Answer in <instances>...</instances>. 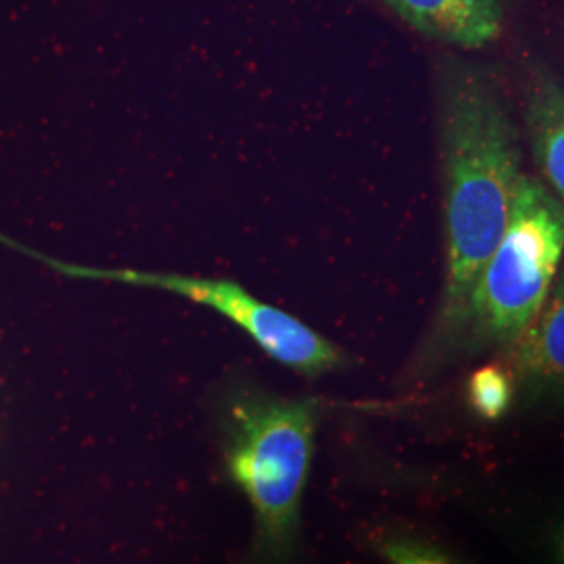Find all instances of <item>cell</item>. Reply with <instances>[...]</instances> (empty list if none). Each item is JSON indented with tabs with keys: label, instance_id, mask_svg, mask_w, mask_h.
Segmentation results:
<instances>
[{
	"label": "cell",
	"instance_id": "cell-6",
	"mask_svg": "<svg viewBox=\"0 0 564 564\" xmlns=\"http://www.w3.org/2000/svg\"><path fill=\"white\" fill-rule=\"evenodd\" d=\"M410 28L466 51L484 48L502 32L500 0H383Z\"/></svg>",
	"mask_w": 564,
	"mask_h": 564
},
{
	"label": "cell",
	"instance_id": "cell-8",
	"mask_svg": "<svg viewBox=\"0 0 564 564\" xmlns=\"http://www.w3.org/2000/svg\"><path fill=\"white\" fill-rule=\"evenodd\" d=\"M514 395H517L514 377L500 364L477 368L466 384V398L470 408L479 419L489 423L505 419L508 410L512 408Z\"/></svg>",
	"mask_w": 564,
	"mask_h": 564
},
{
	"label": "cell",
	"instance_id": "cell-5",
	"mask_svg": "<svg viewBox=\"0 0 564 564\" xmlns=\"http://www.w3.org/2000/svg\"><path fill=\"white\" fill-rule=\"evenodd\" d=\"M512 377L527 405H564V268L535 321L512 347Z\"/></svg>",
	"mask_w": 564,
	"mask_h": 564
},
{
	"label": "cell",
	"instance_id": "cell-3",
	"mask_svg": "<svg viewBox=\"0 0 564 564\" xmlns=\"http://www.w3.org/2000/svg\"><path fill=\"white\" fill-rule=\"evenodd\" d=\"M563 258L564 205L542 182L523 176L452 345L512 347L540 314Z\"/></svg>",
	"mask_w": 564,
	"mask_h": 564
},
{
	"label": "cell",
	"instance_id": "cell-2",
	"mask_svg": "<svg viewBox=\"0 0 564 564\" xmlns=\"http://www.w3.org/2000/svg\"><path fill=\"white\" fill-rule=\"evenodd\" d=\"M220 419L226 473L256 514V550L262 558L281 561L291 554L300 529L316 402L237 384L224 398Z\"/></svg>",
	"mask_w": 564,
	"mask_h": 564
},
{
	"label": "cell",
	"instance_id": "cell-10",
	"mask_svg": "<svg viewBox=\"0 0 564 564\" xmlns=\"http://www.w3.org/2000/svg\"><path fill=\"white\" fill-rule=\"evenodd\" d=\"M547 550H550L552 564H564V512L550 527Z\"/></svg>",
	"mask_w": 564,
	"mask_h": 564
},
{
	"label": "cell",
	"instance_id": "cell-4",
	"mask_svg": "<svg viewBox=\"0 0 564 564\" xmlns=\"http://www.w3.org/2000/svg\"><path fill=\"white\" fill-rule=\"evenodd\" d=\"M53 265L72 279L160 289L188 302L207 305L228 323L239 326L268 358L305 377H321L347 366L345 351L335 343L324 339L314 328L281 307L253 297L237 282L132 268H88L65 262H53Z\"/></svg>",
	"mask_w": 564,
	"mask_h": 564
},
{
	"label": "cell",
	"instance_id": "cell-1",
	"mask_svg": "<svg viewBox=\"0 0 564 564\" xmlns=\"http://www.w3.org/2000/svg\"><path fill=\"white\" fill-rule=\"evenodd\" d=\"M440 147L445 230L440 335L452 345L524 176L519 134L502 95L475 69H449L442 78Z\"/></svg>",
	"mask_w": 564,
	"mask_h": 564
},
{
	"label": "cell",
	"instance_id": "cell-7",
	"mask_svg": "<svg viewBox=\"0 0 564 564\" xmlns=\"http://www.w3.org/2000/svg\"><path fill=\"white\" fill-rule=\"evenodd\" d=\"M524 121L535 163L564 205V84L540 82L529 93Z\"/></svg>",
	"mask_w": 564,
	"mask_h": 564
},
{
	"label": "cell",
	"instance_id": "cell-9",
	"mask_svg": "<svg viewBox=\"0 0 564 564\" xmlns=\"http://www.w3.org/2000/svg\"><path fill=\"white\" fill-rule=\"evenodd\" d=\"M384 561L391 564H468L442 552L440 547L423 544L419 540L391 538L381 544Z\"/></svg>",
	"mask_w": 564,
	"mask_h": 564
}]
</instances>
